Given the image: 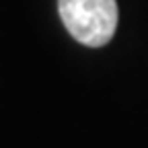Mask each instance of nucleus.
<instances>
[{"instance_id": "nucleus-1", "label": "nucleus", "mask_w": 148, "mask_h": 148, "mask_svg": "<svg viewBox=\"0 0 148 148\" xmlns=\"http://www.w3.org/2000/svg\"><path fill=\"white\" fill-rule=\"evenodd\" d=\"M58 10L68 33L82 45L101 47L115 33V0H58Z\"/></svg>"}]
</instances>
